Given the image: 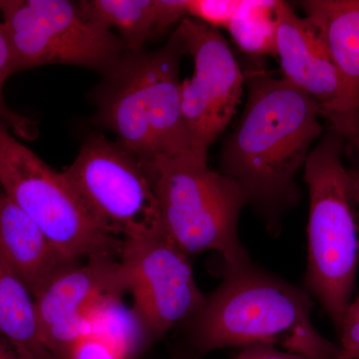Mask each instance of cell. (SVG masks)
I'll list each match as a JSON object with an SVG mask.
<instances>
[{"label": "cell", "instance_id": "6da1fadb", "mask_svg": "<svg viewBox=\"0 0 359 359\" xmlns=\"http://www.w3.org/2000/svg\"><path fill=\"white\" fill-rule=\"evenodd\" d=\"M247 103L219 154V173L233 179L278 236L283 219L299 204L297 176L320 138V106L285 77L263 69L245 73Z\"/></svg>", "mask_w": 359, "mask_h": 359}, {"label": "cell", "instance_id": "7a4b0ae2", "mask_svg": "<svg viewBox=\"0 0 359 359\" xmlns=\"http://www.w3.org/2000/svg\"><path fill=\"white\" fill-rule=\"evenodd\" d=\"M306 290L250 263L224 268L223 282L182 325L198 353L268 346L311 359H339L337 344L311 321Z\"/></svg>", "mask_w": 359, "mask_h": 359}, {"label": "cell", "instance_id": "3957f363", "mask_svg": "<svg viewBox=\"0 0 359 359\" xmlns=\"http://www.w3.org/2000/svg\"><path fill=\"white\" fill-rule=\"evenodd\" d=\"M186 52L177 29L158 50L125 51L97 92V120L141 162L193 153L179 77Z\"/></svg>", "mask_w": 359, "mask_h": 359}, {"label": "cell", "instance_id": "277c9868", "mask_svg": "<svg viewBox=\"0 0 359 359\" xmlns=\"http://www.w3.org/2000/svg\"><path fill=\"white\" fill-rule=\"evenodd\" d=\"M346 144L330 129L304 165L309 189L304 285L339 330L359 266V182L342 162Z\"/></svg>", "mask_w": 359, "mask_h": 359}, {"label": "cell", "instance_id": "5b68a950", "mask_svg": "<svg viewBox=\"0 0 359 359\" xmlns=\"http://www.w3.org/2000/svg\"><path fill=\"white\" fill-rule=\"evenodd\" d=\"M141 163L168 237L180 249L188 256L214 250L223 257L226 268L250 263L238 236L248 201L233 179L210 169L208 160L191 152Z\"/></svg>", "mask_w": 359, "mask_h": 359}, {"label": "cell", "instance_id": "8992f818", "mask_svg": "<svg viewBox=\"0 0 359 359\" xmlns=\"http://www.w3.org/2000/svg\"><path fill=\"white\" fill-rule=\"evenodd\" d=\"M0 182L7 197L66 257L76 262L120 259L124 241L103 231L65 175L54 171L1 123Z\"/></svg>", "mask_w": 359, "mask_h": 359}, {"label": "cell", "instance_id": "52a82bcc", "mask_svg": "<svg viewBox=\"0 0 359 359\" xmlns=\"http://www.w3.org/2000/svg\"><path fill=\"white\" fill-rule=\"evenodd\" d=\"M0 18L15 73L68 65L105 74L126 51L119 36L90 18L79 1L0 0Z\"/></svg>", "mask_w": 359, "mask_h": 359}, {"label": "cell", "instance_id": "ba28073f", "mask_svg": "<svg viewBox=\"0 0 359 359\" xmlns=\"http://www.w3.org/2000/svg\"><path fill=\"white\" fill-rule=\"evenodd\" d=\"M63 174L106 233L123 241L167 235L143 165L117 142L91 135Z\"/></svg>", "mask_w": 359, "mask_h": 359}, {"label": "cell", "instance_id": "9c48e42d", "mask_svg": "<svg viewBox=\"0 0 359 359\" xmlns=\"http://www.w3.org/2000/svg\"><path fill=\"white\" fill-rule=\"evenodd\" d=\"M177 30L194 60L192 77L181 83L184 121L192 152L208 160V151L237 113L245 73L219 29L185 18Z\"/></svg>", "mask_w": 359, "mask_h": 359}, {"label": "cell", "instance_id": "30bf717a", "mask_svg": "<svg viewBox=\"0 0 359 359\" xmlns=\"http://www.w3.org/2000/svg\"><path fill=\"white\" fill-rule=\"evenodd\" d=\"M119 261L132 309L155 339L185 323L204 302L190 256L168 235L124 241Z\"/></svg>", "mask_w": 359, "mask_h": 359}, {"label": "cell", "instance_id": "8fae6325", "mask_svg": "<svg viewBox=\"0 0 359 359\" xmlns=\"http://www.w3.org/2000/svg\"><path fill=\"white\" fill-rule=\"evenodd\" d=\"M276 57L283 76L318 103L330 130L346 142V153L359 169V97L311 26L285 1L278 7Z\"/></svg>", "mask_w": 359, "mask_h": 359}, {"label": "cell", "instance_id": "7c38bea8", "mask_svg": "<svg viewBox=\"0 0 359 359\" xmlns=\"http://www.w3.org/2000/svg\"><path fill=\"white\" fill-rule=\"evenodd\" d=\"M125 294L128 292L119 259H87L54 278L34 297L40 337L52 358H63L101 302Z\"/></svg>", "mask_w": 359, "mask_h": 359}, {"label": "cell", "instance_id": "4fadbf2b", "mask_svg": "<svg viewBox=\"0 0 359 359\" xmlns=\"http://www.w3.org/2000/svg\"><path fill=\"white\" fill-rule=\"evenodd\" d=\"M0 252L33 299L61 273L82 263L63 255L4 191L0 192Z\"/></svg>", "mask_w": 359, "mask_h": 359}, {"label": "cell", "instance_id": "5bb4252c", "mask_svg": "<svg viewBox=\"0 0 359 359\" xmlns=\"http://www.w3.org/2000/svg\"><path fill=\"white\" fill-rule=\"evenodd\" d=\"M124 295H112L90 314L86 327L61 359H137L155 339Z\"/></svg>", "mask_w": 359, "mask_h": 359}, {"label": "cell", "instance_id": "9a60e30c", "mask_svg": "<svg viewBox=\"0 0 359 359\" xmlns=\"http://www.w3.org/2000/svg\"><path fill=\"white\" fill-rule=\"evenodd\" d=\"M306 22L359 97V0L299 2Z\"/></svg>", "mask_w": 359, "mask_h": 359}, {"label": "cell", "instance_id": "2e32d148", "mask_svg": "<svg viewBox=\"0 0 359 359\" xmlns=\"http://www.w3.org/2000/svg\"><path fill=\"white\" fill-rule=\"evenodd\" d=\"M0 334L32 359H54L40 337L35 302L0 252Z\"/></svg>", "mask_w": 359, "mask_h": 359}, {"label": "cell", "instance_id": "e0dca14e", "mask_svg": "<svg viewBox=\"0 0 359 359\" xmlns=\"http://www.w3.org/2000/svg\"><path fill=\"white\" fill-rule=\"evenodd\" d=\"M87 15L119 36L126 51H142L158 34L157 0H83Z\"/></svg>", "mask_w": 359, "mask_h": 359}, {"label": "cell", "instance_id": "ac0fdd59", "mask_svg": "<svg viewBox=\"0 0 359 359\" xmlns=\"http://www.w3.org/2000/svg\"><path fill=\"white\" fill-rule=\"evenodd\" d=\"M278 0H241L228 30L238 48L252 58L276 56Z\"/></svg>", "mask_w": 359, "mask_h": 359}, {"label": "cell", "instance_id": "d6986e66", "mask_svg": "<svg viewBox=\"0 0 359 359\" xmlns=\"http://www.w3.org/2000/svg\"><path fill=\"white\" fill-rule=\"evenodd\" d=\"M15 73L13 50L7 37L6 28L0 18V123L20 138L33 139L36 137L37 129L29 119L13 112L7 107L4 99V86L7 78Z\"/></svg>", "mask_w": 359, "mask_h": 359}, {"label": "cell", "instance_id": "ffe728a7", "mask_svg": "<svg viewBox=\"0 0 359 359\" xmlns=\"http://www.w3.org/2000/svg\"><path fill=\"white\" fill-rule=\"evenodd\" d=\"M240 4L241 0H187V18L215 29H226Z\"/></svg>", "mask_w": 359, "mask_h": 359}, {"label": "cell", "instance_id": "44dd1931", "mask_svg": "<svg viewBox=\"0 0 359 359\" xmlns=\"http://www.w3.org/2000/svg\"><path fill=\"white\" fill-rule=\"evenodd\" d=\"M337 332L339 359H359V297L349 304Z\"/></svg>", "mask_w": 359, "mask_h": 359}, {"label": "cell", "instance_id": "7402d4cb", "mask_svg": "<svg viewBox=\"0 0 359 359\" xmlns=\"http://www.w3.org/2000/svg\"><path fill=\"white\" fill-rule=\"evenodd\" d=\"M187 0H157V32H165L170 26L181 22L187 18Z\"/></svg>", "mask_w": 359, "mask_h": 359}, {"label": "cell", "instance_id": "603a6c76", "mask_svg": "<svg viewBox=\"0 0 359 359\" xmlns=\"http://www.w3.org/2000/svg\"><path fill=\"white\" fill-rule=\"evenodd\" d=\"M235 359H311L273 346H252L242 348Z\"/></svg>", "mask_w": 359, "mask_h": 359}, {"label": "cell", "instance_id": "cb8c5ba5", "mask_svg": "<svg viewBox=\"0 0 359 359\" xmlns=\"http://www.w3.org/2000/svg\"><path fill=\"white\" fill-rule=\"evenodd\" d=\"M0 359H32L13 341L0 334Z\"/></svg>", "mask_w": 359, "mask_h": 359}, {"label": "cell", "instance_id": "d4e9b609", "mask_svg": "<svg viewBox=\"0 0 359 359\" xmlns=\"http://www.w3.org/2000/svg\"><path fill=\"white\" fill-rule=\"evenodd\" d=\"M354 176H355V178L358 179V181L359 182V169L358 168H353V169Z\"/></svg>", "mask_w": 359, "mask_h": 359}, {"label": "cell", "instance_id": "484cf974", "mask_svg": "<svg viewBox=\"0 0 359 359\" xmlns=\"http://www.w3.org/2000/svg\"><path fill=\"white\" fill-rule=\"evenodd\" d=\"M2 188H1V182H0V192H1Z\"/></svg>", "mask_w": 359, "mask_h": 359}, {"label": "cell", "instance_id": "4316f807", "mask_svg": "<svg viewBox=\"0 0 359 359\" xmlns=\"http://www.w3.org/2000/svg\"><path fill=\"white\" fill-rule=\"evenodd\" d=\"M178 359H192V358H178Z\"/></svg>", "mask_w": 359, "mask_h": 359}]
</instances>
